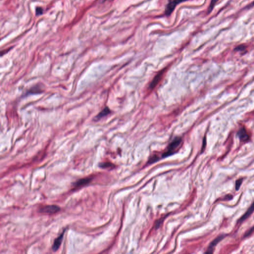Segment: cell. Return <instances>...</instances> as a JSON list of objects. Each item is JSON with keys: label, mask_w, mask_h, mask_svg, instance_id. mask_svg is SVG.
I'll list each match as a JSON object with an SVG mask.
<instances>
[{"label": "cell", "mask_w": 254, "mask_h": 254, "mask_svg": "<svg viewBox=\"0 0 254 254\" xmlns=\"http://www.w3.org/2000/svg\"><path fill=\"white\" fill-rule=\"evenodd\" d=\"M110 109H109V108H108V107H105V108H104L103 110H102L97 115L96 117H95V118L96 119H101V118H102L103 117H104V116H106L108 115L109 114H110Z\"/></svg>", "instance_id": "10"}, {"label": "cell", "mask_w": 254, "mask_h": 254, "mask_svg": "<svg viewBox=\"0 0 254 254\" xmlns=\"http://www.w3.org/2000/svg\"><path fill=\"white\" fill-rule=\"evenodd\" d=\"M252 4V6H254V2Z\"/></svg>", "instance_id": "18"}, {"label": "cell", "mask_w": 254, "mask_h": 254, "mask_svg": "<svg viewBox=\"0 0 254 254\" xmlns=\"http://www.w3.org/2000/svg\"><path fill=\"white\" fill-rule=\"evenodd\" d=\"M219 0H212V1L210 2V5L209 6V7H208V13H210L212 11V10L214 9V6L216 5V4L217 3V2Z\"/></svg>", "instance_id": "11"}, {"label": "cell", "mask_w": 254, "mask_h": 254, "mask_svg": "<svg viewBox=\"0 0 254 254\" xmlns=\"http://www.w3.org/2000/svg\"><path fill=\"white\" fill-rule=\"evenodd\" d=\"M187 1L188 0H169L168 3L166 6L165 9V15L167 16L170 15L174 11V10L175 9L177 5Z\"/></svg>", "instance_id": "3"}, {"label": "cell", "mask_w": 254, "mask_h": 254, "mask_svg": "<svg viewBox=\"0 0 254 254\" xmlns=\"http://www.w3.org/2000/svg\"><path fill=\"white\" fill-rule=\"evenodd\" d=\"M65 232H66V229H65L63 231L62 233L58 237L55 239L54 243H53V246H52V248L53 252H56L60 247L61 245L62 244Z\"/></svg>", "instance_id": "5"}, {"label": "cell", "mask_w": 254, "mask_h": 254, "mask_svg": "<svg viewBox=\"0 0 254 254\" xmlns=\"http://www.w3.org/2000/svg\"><path fill=\"white\" fill-rule=\"evenodd\" d=\"M164 71V69H163L162 71H160L159 73H157V75H156V77H154V80H152V82H151V84H150V90L154 89V88H155L157 86V84H158L159 81H160V80H161Z\"/></svg>", "instance_id": "8"}, {"label": "cell", "mask_w": 254, "mask_h": 254, "mask_svg": "<svg viewBox=\"0 0 254 254\" xmlns=\"http://www.w3.org/2000/svg\"><path fill=\"white\" fill-rule=\"evenodd\" d=\"M232 197H233V196H231V195H227V196H225L224 199H226V200H229V199H232Z\"/></svg>", "instance_id": "16"}, {"label": "cell", "mask_w": 254, "mask_h": 254, "mask_svg": "<svg viewBox=\"0 0 254 254\" xmlns=\"http://www.w3.org/2000/svg\"><path fill=\"white\" fill-rule=\"evenodd\" d=\"M243 179L242 178L241 179H238L237 180V181H236V183H235V189H236V190L238 191L240 189V187L241 186V185L242 183V182H243Z\"/></svg>", "instance_id": "12"}, {"label": "cell", "mask_w": 254, "mask_h": 254, "mask_svg": "<svg viewBox=\"0 0 254 254\" xmlns=\"http://www.w3.org/2000/svg\"><path fill=\"white\" fill-rule=\"evenodd\" d=\"M245 49H246V47L244 45H240V46L237 47L235 49V50L237 51H245Z\"/></svg>", "instance_id": "13"}, {"label": "cell", "mask_w": 254, "mask_h": 254, "mask_svg": "<svg viewBox=\"0 0 254 254\" xmlns=\"http://www.w3.org/2000/svg\"><path fill=\"white\" fill-rule=\"evenodd\" d=\"M182 141L181 137H176L168 145L166 152L162 154V157H168L175 154Z\"/></svg>", "instance_id": "1"}, {"label": "cell", "mask_w": 254, "mask_h": 254, "mask_svg": "<svg viewBox=\"0 0 254 254\" xmlns=\"http://www.w3.org/2000/svg\"><path fill=\"white\" fill-rule=\"evenodd\" d=\"M254 231V226L252 228L250 229L247 232V233H246L245 234V237H248V236H249L250 235H251V234L252 233L253 231Z\"/></svg>", "instance_id": "15"}, {"label": "cell", "mask_w": 254, "mask_h": 254, "mask_svg": "<svg viewBox=\"0 0 254 254\" xmlns=\"http://www.w3.org/2000/svg\"><path fill=\"white\" fill-rule=\"evenodd\" d=\"M254 203H253L252 205H251L250 208H249L247 212H246V213H245V214L242 216L241 218H240V220H238V222L241 223V222H242L243 221H244L245 220L247 219V218H248L249 216H250L251 215V214H252L253 212H254Z\"/></svg>", "instance_id": "9"}, {"label": "cell", "mask_w": 254, "mask_h": 254, "mask_svg": "<svg viewBox=\"0 0 254 254\" xmlns=\"http://www.w3.org/2000/svg\"><path fill=\"white\" fill-rule=\"evenodd\" d=\"M36 15H40L41 14H42V13H43V9H42V8H41V7H37V8L36 9Z\"/></svg>", "instance_id": "14"}, {"label": "cell", "mask_w": 254, "mask_h": 254, "mask_svg": "<svg viewBox=\"0 0 254 254\" xmlns=\"http://www.w3.org/2000/svg\"><path fill=\"white\" fill-rule=\"evenodd\" d=\"M206 143V141H205V138L204 139V140H203V148H202V150H203V148H205V144Z\"/></svg>", "instance_id": "17"}, {"label": "cell", "mask_w": 254, "mask_h": 254, "mask_svg": "<svg viewBox=\"0 0 254 254\" xmlns=\"http://www.w3.org/2000/svg\"><path fill=\"white\" fill-rule=\"evenodd\" d=\"M60 207L56 205H47L41 207L38 210L39 212L42 214H57L60 211Z\"/></svg>", "instance_id": "2"}, {"label": "cell", "mask_w": 254, "mask_h": 254, "mask_svg": "<svg viewBox=\"0 0 254 254\" xmlns=\"http://www.w3.org/2000/svg\"><path fill=\"white\" fill-rule=\"evenodd\" d=\"M92 179L93 178H92V177H88L79 179V180L73 183V185L75 188H80L90 184L92 182Z\"/></svg>", "instance_id": "4"}, {"label": "cell", "mask_w": 254, "mask_h": 254, "mask_svg": "<svg viewBox=\"0 0 254 254\" xmlns=\"http://www.w3.org/2000/svg\"><path fill=\"white\" fill-rule=\"evenodd\" d=\"M238 136L239 138L240 141L243 142H246L248 141L250 139V136L247 133V131L245 128L242 127L241 128L238 132Z\"/></svg>", "instance_id": "7"}, {"label": "cell", "mask_w": 254, "mask_h": 254, "mask_svg": "<svg viewBox=\"0 0 254 254\" xmlns=\"http://www.w3.org/2000/svg\"><path fill=\"white\" fill-rule=\"evenodd\" d=\"M225 236H226V235L222 234V235L218 236V237L216 238V239L214 240L209 245L208 249V251L206 253H212L213 252V251H214V247H216L218 243H219V242L221 241L223 239Z\"/></svg>", "instance_id": "6"}]
</instances>
